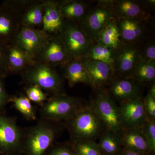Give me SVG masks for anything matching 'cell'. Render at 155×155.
<instances>
[{
  "mask_svg": "<svg viewBox=\"0 0 155 155\" xmlns=\"http://www.w3.org/2000/svg\"><path fill=\"white\" fill-rule=\"evenodd\" d=\"M21 83L37 85L52 95L64 93L63 79L51 65L35 61L21 74Z\"/></svg>",
  "mask_w": 155,
  "mask_h": 155,
  "instance_id": "cell-1",
  "label": "cell"
},
{
  "mask_svg": "<svg viewBox=\"0 0 155 155\" xmlns=\"http://www.w3.org/2000/svg\"><path fill=\"white\" fill-rule=\"evenodd\" d=\"M55 122L41 119L24 129L22 150L27 155H43L55 140L58 128Z\"/></svg>",
  "mask_w": 155,
  "mask_h": 155,
  "instance_id": "cell-2",
  "label": "cell"
},
{
  "mask_svg": "<svg viewBox=\"0 0 155 155\" xmlns=\"http://www.w3.org/2000/svg\"><path fill=\"white\" fill-rule=\"evenodd\" d=\"M67 126L72 142L91 140L101 136L104 125L91 108L82 107L67 121Z\"/></svg>",
  "mask_w": 155,
  "mask_h": 155,
  "instance_id": "cell-3",
  "label": "cell"
},
{
  "mask_svg": "<svg viewBox=\"0 0 155 155\" xmlns=\"http://www.w3.org/2000/svg\"><path fill=\"white\" fill-rule=\"evenodd\" d=\"M79 100L64 93L52 95L41 106V119L51 122H67L82 107Z\"/></svg>",
  "mask_w": 155,
  "mask_h": 155,
  "instance_id": "cell-4",
  "label": "cell"
},
{
  "mask_svg": "<svg viewBox=\"0 0 155 155\" xmlns=\"http://www.w3.org/2000/svg\"><path fill=\"white\" fill-rule=\"evenodd\" d=\"M91 108L106 130L120 134L123 130L119 107L105 89L97 91Z\"/></svg>",
  "mask_w": 155,
  "mask_h": 155,
  "instance_id": "cell-5",
  "label": "cell"
},
{
  "mask_svg": "<svg viewBox=\"0 0 155 155\" xmlns=\"http://www.w3.org/2000/svg\"><path fill=\"white\" fill-rule=\"evenodd\" d=\"M114 19L108 6V0L97 1L78 25L90 40L94 43L104 27Z\"/></svg>",
  "mask_w": 155,
  "mask_h": 155,
  "instance_id": "cell-6",
  "label": "cell"
},
{
  "mask_svg": "<svg viewBox=\"0 0 155 155\" xmlns=\"http://www.w3.org/2000/svg\"><path fill=\"white\" fill-rule=\"evenodd\" d=\"M24 129L17 125V119L0 113V152L14 155L22 151Z\"/></svg>",
  "mask_w": 155,
  "mask_h": 155,
  "instance_id": "cell-7",
  "label": "cell"
},
{
  "mask_svg": "<svg viewBox=\"0 0 155 155\" xmlns=\"http://www.w3.org/2000/svg\"><path fill=\"white\" fill-rule=\"evenodd\" d=\"M59 36L73 58L85 57L93 43L81 30L79 25L72 21H64Z\"/></svg>",
  "mask_w": 155,
  "mask_h": 155,
  "instance_id": "cell-8",
  "label": "cell"
},
{
  "mask_svg": "<svg viewBox=\"0 0 155 155\" xmlns=\"http://www.w3.org/2000/svg\"><path fill=\"white\" fill-rule=\"evenodd\" d=\"M108 6L115 19H155V12L147 7L143 0H108Z\"/></svg>",
  "mask_w": 155,
  "mask_h": 155,
  "instance_id": "cell-9",
  "label": "cell"
},
{
  "mask_svg": "<svg viewBox=\"0 0 155 155\" xmlns=\"http://www.w3.org/2000/svg\"><path fill=\"white\" fill-rule=\"evenodd\" d=\"M116 20L123 43L138 44L147 39L155 37V19L147 21Z\"/></svg>",
  "mask_w": 155,
  "mask_h": 155,
  "instance_id": "cell-10",
  "label": "cell"
},
{
  "mask_svg": "<svg viewBox=\"0 0 155 155\" xmlns=\"http://www.w3.org/2000/svg\"><path fill=\"white\" fill-rule=\"evenodd\" d=\"M42 29L22 26L13 44L35 58L53 37Z\"/></svg>",
  "mask_w": 155,
  "mask_h": 155,
  "instance_id": "cell-11",
  "label": "cell"
},
{
  "mask_svg": "<svg viewBox=\"0 0 155 155\" xmlns=\"http://www.w3.org/2000/svg\"><path fill=\"white\" fill-rule=\"evenodd\" d=\"M140 44L123 43L116 50L114 78H127L130 75L136 64L140 60Z\"/></svg>",
  "mask_w": 155,
  "mask_h": 155,
  "instance_id": "cell-12",
  "label": "cell"
},
{
  "mask_svg": "<svg viewBox=\"0 0 155 155\" xmlns=\"http://www.w3.org/2000/svg\"><path fill=\"white\" fill-rule=\"evenodd\" d=\"M143 84L125 78H114L107 89L111 97L119 103L142 98Z\"/></svg>",
  "mask_w": 155,
  "mask_h": 155,
  "instance_id": "cell-13",
  "label": "cell"
},
{
  "mask_svg": "<svg viewBox=\"0 0 155 155\" xmlns=\"http://www.w3.org/2000/svg\"><path fill=\"white\" fill-rule=\"evenodd\" d=\"M21 15L2 3L0 5V43H14L22 27Z\"/></svg>",
  "mask_w": 155,
  "mask_h": 155,
  "instance_id": "cell-14",
  "label": "cell"
},
{
  "mask_svg": "<svg viewBox=\"0 0 155 155\" xmlns=\"http://www.w3.org/2000/svg\"><path fill=\"white\" fill-rule=\"evenodd\" d=\"M88 76L90 86L98 91L109 86L114 78V72L107 64L101 61L81 58Z\"/></svg>",
  "mask_w": 155,
  "mask_h": 155,
  "instance_id": "cell-15",
  "label": "cell"
},
{
  "mask_svg": "<svg viewBox=\"0 0 155 155\" xmlns=\"http://www.w3.org/2000/svg\"><path fill=\"white\" fill-rule=\"evenodd\" d=\"M72 58L59 36H54L35 61L43 62L55 67H62Z\"/></svg>",
  "mask_w": 155,
  "mask_h": 155,
  "instance_id": "cell-16",
  "label": "cell"
},
{
  "mask_svg": "<svg viewBox=\"0 0 155 155\" xmlns=\"http://www.w3.org/2000/svg\"><path fill=\"white\" fill-rule=\"evenodd\" d=\"M119 107L123 129L141 127L146 121L143 98L122 102Z\"/></svg>",
  "mask_w": 155,
  "mask_h": 155,
  "instance_id": "cell-17",
  "label": "cell"
},
{
  "mask_svg": "<svg viewBox=\"0 0 155 155\" xmlns=\"http://www.w3.org/2000/svg\"><path fill=\"white\" fill-rule=\"evenodd\" d=\"M43 2L45 11L41 29L51 35L59 36L65 21L60 12V1L43 0Z\"/></svg>",
  "mask_w": 155,
  "mask_h": 155,
  "instance_id": "cell-18",
  "label": "cell"
},
{
  "mask_svg": "<svg viewBox=\"0 0 155 155\" xmlns=\"http://www.w3.org/2000/svg\"><path fill=\"white\" fill-rule=\"evenodd\" d=\"M93 1L63 0L60 1V10L64 20L79 24L86 17L93 5Z\"/></svg>",
  "mask_w": 155,
  "mask_h": 155,
  "instance_id": "cell-19",
  "label": "cell"
},
{
  "mask_svg": "<svg viewBox=\"0 0 155 155\" xmlns=\"http://www.w3.org/2000/svg\"><path fill=\"white\" fill-rule=\"evenodd\" d=\"M120 137L125 150L144 155L150 153L142 126L123 129L120 133Z\"/></svg>",
  "mask_w": 155,
  "mask_h": 155,
  "instance_id": "cell-20",
  "label": "cell"
},
{
  "mask_svg": "<svg viewBox=\"0 0 155 155\" xmlns=\"http://www.w3.org/2000/svg\"><path fill=\"white\" fill-rule=\"evenodd\" d=\"M34 61L28 54L16 45L12 44L8 46L7 59L8 76L15 74L21 75Z\"/></svg>",
  "mask_w": 155,
  "mask_h": 155,
  "instance_id": "cell-21",
  "label": "cell"
},
{
  "mask_svg": "<svg viewBox=\"0 0 155 155\" xmlns=\"http://www.w3.org/2000/svg\"><path fill=\"white\" fill-rule=\"evenodd\" d=\"M61 68L63 70V76L68 81L70 87H73L78 84L90 85L81 58H72Z\"/></svg>",
  "mask_w": 155,
  "mask_h": 155,
  "instance_id": "cell-22",
  "label": "cell"
},
{
  "mask_svg": "<svg viewBox=\"0 0 155 155\" xmlns=\"http://www.w3.org/2000/svg\"><path fill=\"white\" fill-rule=\"evenodd\" d=\"M96 42L115 51L120 47L123 42L116 19H112L108 22L100 33Z\"/></svg>",
  "mask_w": 155,
  "mask_h": 155,
  "instance_id": "cell-23",
  "label": "cell"
},
{
  "mask_svg": "<svg viewBox=\"0 0 155 155\" xmlns=\"http://www.w3.org/2000/svg\"><path fill=\"white\" fill-rule=\"evenodd\" d=\"M44 11L43 0H35V2L21 14L22 26L34 28L42 27Z\"/></svg>",
  "mask_w": 155,
  "mask_h": 155,
  "instance_id": "cell-24",
  "label": "cell"
},
{
  "mask_svg": "<svg viewBox=\"0 0 155 155\" xmlns=\"http://www.w3.org/2000/svg\"><path fill=\"white\" fill-rule=\"evenodd\" d=\"M115 54V50L95 42L92 45L84 58L104 63L110 68L114 74Z\"/></svg>",
  "mask_w": 155,
  "mask_h": 155,
  "instance_id": "cell-25",
  "label": "cell"
},
{
  "mask_svg": "<svg viewBox=\"0 0 155 155\" xmlns=\"http://www.w3.org/2000/svg\"><path fill=\"white\" fill-rule=\"evenodd\" d=\"M127 78L134 79L143 85L155 82V63L140 60Z\"/></svg>",
  "mask_w": 155,
  "mask_h": 155,
  "instance_id": "cell-26",
  "label": "cell"
},
{
  "mask_svg": "<svg viewBox=\"0 0 155 155\" xmlns=\"http://www.w3.org/2000/svg\"><path fill=\"white\" fill-rule=\"evenodd\" d=\"M100 137L98 144L102 152L110 155L119 152L122 146L120 134L105 130Z\"/></svg>",
  "mask_w": 155,
  "mask_h": 155,
  "instance_id": "cell-27",
  "label": "cell"
},
{
  "mask_svg": "<svg viewBox=\"0 0 155 155\" xmlns=\"http://www.w3.org/2000/svg\"><path fill=\"white\" fill-rule=\"evenodd\" d=\"M10 103L14 108L28 121H35L37 119L36 111L31 101L25 94L19 96L11 95Z\"/></svg>",
  "mask_w": 155,
  "mask_h": 155,
  "instance_id": "cell-28",
  "label": "cell"
},
{
  "mask_svg": "<svg viewBox=\"0 0 155 155\" xmlns=\"http://www.w3.org/2000/svg\"><path fill=\"white\" fill-rule=\"evenodd\" d=\"M72 147L76 155H104L99 144L94 141L72 142Z\"/></svg>",
  "mask_w": 155,
  "mask_h": 155,
  "instance_id": "cell-29",
  "label": "cell"
},
{
  "mask_svg": "<svg viewBox=\"0 0 155 155\" xmlns=\"http://www.w3.org/2000/svg\"><path fill=\"white\" fill-rule=\"evenodd\" d=\"M140 60L155 63V38H150L140 44Z\"/></svg>",
  "mask_w": 155,
  "mask_h": 155,
  "instance_id": "cell-30",
  "label": "cell"
},
{
  "mask_svg": "<svg viewBox=\"0 0 155 155\" xmlns=\"http://www.w3.org/2000/svg\"><path fill=\"white\" fill-rule=\"evenodd\" d=\"M25 95L31 101L42 105L48 97L49 94L37 85H28L24 89Z\"/></svg>",
  "mask_w": 155,
  "mask_h": 155,
  "instance_id": "cell-31",
  "label": "cell"
},
{
  "mask_svg": "<svg viewBox=\"0 0 155 155\" xmlns=\"http://www.w3.org/2000/svg\"><path fill=\"white\" fill-rule=\"evenodd\" d=\"M143 134L146 139L150 152L155 150V120L147 118L142 126Z\"/></svg>",
  "mask_w": 155,
  "mask_h": 155,
  "instance_id": "cell-32",
  "label": "cell"
},
{
  "mask_svg": "<svg viewBox=\"0 0 155 155\" xmlns=\"http://www.w3.org/2000/svg\"><path fill=\"white\" fill-rule=\"evenodd\" d=\"M35 0H6L2 3L22 14L35 2Z\"/></svg>",
  "mask_w": 155,
  "mask_h": 155,
  "instance_id": "cell-33",
  "label": "cell"
},
{
  "mask_svg": "<svg viewBox=\"0 0 155 155\" xmlns=\"http://www.w3.org/2000/svg\"><path fill=\"white\" fill-rule=\"evenodd\" d=\"M4 79L0 77V113L6 114V107L10 103L11 95L8 94L6 90Z\"/></svg>",
  "mask_w": 155,
  "mask_h": 155,
  "instance_id": "cell-34",
  "label": "cell"
},
{
  "mask_svg": "<svg viewBox=\"0 0 155 155\" xmlns=\"http://www.w3.org/2000/svg\"><path fill=\"white\" fill-rule=\"evenodd\" d=\"M8 46L0 43V77L4 78L8 76L7 71Z\"/></svg>",
  "mask_w": 155,
  "mask_h": 155,
  "instance_id": "cell-35",
  "label": "cell"
},
{
  "mask_svg": "<svg viewBox=\"0 0 155 155\" xmlns=\"http://www.w3.org/2000/svg\"><path fill=\"white\" fill-rule=\"evenodd\" d=\"M143 102L147 118L155 119V98L147 93Z\"/></svg>",
  "mask_w": 155,
  "mask_h": 155,
  "instance_id": "cell-36",
  "label": "cell"
},
{
  "mask_svg": "<svg viewBox=\"0 0 155 155\" xmlns=\"http://www.w3.org/2000/svg\"><path fill=\"white\" fill-rule=\"evenodd\" d=\"M48 155H76L72 148V150L65 146H58L52 150Z\"/></svg>",
  "mask_w": 155,
  "mask_h": 155,
  "instance_id": "cell-37",
  "label": "cell"
},
{
  "mask_svg": "<svg viewBox=\"0 0 155 155\" xmlns=\"http://www.w3.org/2000/svg\"><path fill=\"white\" fill-rule=\"evenodd\" d=\"M148 93L155 98V82L150 84V88Z\"/></svg>",
  "mask_w": 155,
  "mask_h": 155,
  "instance_id": "cell-38",
  "label": "cell"
},
{
  "mask_svg": "<svg viewBox=\"0 0 155 155\" xmlns=\"http://www.w3.org/2000/svg\"><path fill=\"white\" fill-rule=\"evenodd\" d=\"M121 155H146L140 153L132 151L124 150V151L121 153Z\"/></svg>",
  "mask_w": 155,
  "mask_h": 155,
  "instance_id": "cell-39",
  "label": "cell"
}]
</instances>
